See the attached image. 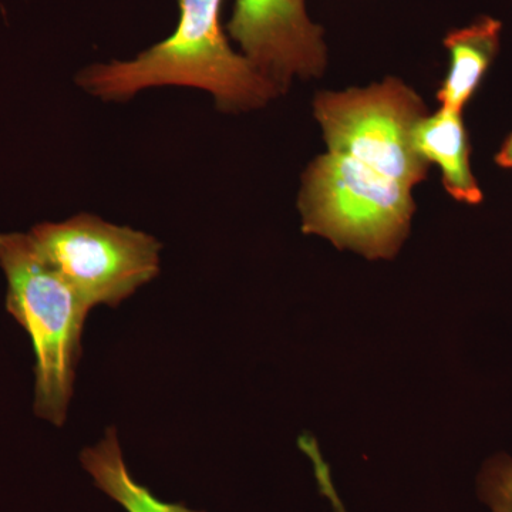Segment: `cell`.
I'll list each match as a JSON object with an SVG mask.
<instances>
[{
    "label": "cell",
    "instance_id": "cell-1",
    "mask_svg": "<svg viewBox=\"0 0 512 512\" xmlns=\"http://www.w3.org/2000/svg\"><path fill=\"white\" fill-rule=\"evenodd\" d=\"M222 2L178 0L180 18L167 39L134 59L87 66L77 84L97 99L114 103L153 87L183 86L210 93L224 113L264 107L281 93L229 45L221 25Z\"/></svg>",
    "mask_w": 512,
    "mask_h": 512
},
{
    "label": "cell",
    "instance_id": "cell-2",
    "mask_svg": "<svg viewBox=\"0 0 512 512\" xmlns=\"http://www.w3.org/2000/svg\"><path fill=\"white\" fill-rule=\"evenodd\" d=\"M0 266L8 281L6 311L29 333L35 350V413L63 426L92 311L40 254L29 234L0 232Z\"/></svg>",
    "mask_w": 512,
    "mask_h": 512
},
{
    "label": "cell",
    "instance_id": "cell-3",
    "mask_svg": "<svg viewBox=\"0 0 512 512\" xmlns=\"http://www.w3.org/2000/svg\"><path fill=\"white\" fill-rule=\"evenodd\" d=\"M302 231L370 261L390 259L409 237L413 190L340 153L323 154L303 174Z\"/></svg>",
    "mask_w": 512,
    "mask_h": 512
},
{
    "label": "cell",
    "instance_id": "cell-4",
    "mask_svg": "<svg viewBox=\"0 0 512 512\" xmlns=\"http://www.w3.org/2000/svg\"><path fill=\"white\" fill-rule=\"evenodd\" d=\"M315 116L330 153L355 158L412 190L426 180L430 164L414 144V128L427 109L400 80L320 93Z\"/></svg>",
    "mask_w": 512,
    "mask_h": 512
},
{
    "label": "cell",
    "instance_id": "cell-5",
    "mask_svg": "<svg viewBox=\"0 0 512 512\" xmlns=\"http://www.w3.org/2000/svg\"><path fill=\"white\" fill-rule=\"evenodd\" d=\"M40 254L89 305L117 308L160 274L163 245L93 214L43 222L29 232Z\"/></svg>",
    "mask_w": 512,
    "mask_h": 512
},
{
    "label": "cell",
    "instance_id": "cell-6",
    "mask_svg": "<svg viewBox=\"0 0 512 512\" xmlns=\"http://www.w3.org/2000/svg\"><path fill=\"white\" fill-rule=\"evenodd\" d=\"M227 32L279 93L293 77L311 79L326 69L325 33L308 15L306 0H235Z\"/></svg>",
    "mask_w": 512,
    "mask_h": 512
},
{
    "label": "cell",
    "instance_id": "cell-7",
    "mask_svg": "<svg viewBox=\"0 0 512 512\" xmlns=\"http://www.w3.org/2000/svg\"><path fill=\"white\" fill-rule=\"evenodd\" d=\"M503 29L500 19L481 15L447 33L443 43L450 55V69L437 93L441 109L463 113L500 53Z\"/></svg>",
    "mask_w": 512,
    "mask_h": 512
},
{
    "label": "cell",
    "instance_id": "cell-8",
    "mask_svg": "<svg viewBox=\"0 0 512 512\" xmlns=\"http://www.w3.org/2000/svg\"><path fill=\"white\" fill-rule=\"evenodd\" d=\"M414 144L427 163L439 165L448 195L467 205H480L484 192L471 167V143L461 113L441 109L424 116L414 128Z\"/></svg>",
    "mask_w": 512,
    "mask_h": 512
},
{
    "label": "cell",
    "instance_id": "cell-9",
    "mask_svg": "<svg viewBox=\"0 0 512 512\" xmlns=\"http://www.w3.org/2000/svg\"><path fill=\"white\" fill-rule=\"evenodd\" d=\"M80 463L96 487L127 512H201L184 504L164 503L138 483L128 471L114 427L107 429L106 436L96 446L84 448Z\"/></svg>",
    "mask_w": 512,
    "mask_h": 512
},
{
    "label": "cell",
    "instance_id": "cell-10",
    "mask_svg": "<svg viewBox=\"0 0 512 512\" xmlns=\"http://www.w3.org/2000/svg\"><path fill=\"white\" fill-rule=\"evenodd\" d=\"M478 494L491 512H512V458L501 454L485 463Z\"/></svg>",
    "mask_w": 512,
    "mask_h": 512
},
{
    "label": "cell",
    "instance_id": "cell-11",
    "mask_svg": "<svg viewBox=\"0 0 512 512\" xmlns=\"http://www.w3.org/2000/svg\"><path fill=\"white\" fill-rule=\"evenodd\" d=\"M313 473H315L316 481H318L320 493L328 498L330 507L333 512H349L346 510L345 504L340 500L338 491H336L335 484L332 481V474L328 463L323 460L322 454H315L311 458Z\"/></svg>",
    "mask_w": 512,
    "mask_h": 512
},
{
    "label": "cell",
    "instance_id": "cell-12",
    "mask_svg": "<svg viewBox=\"0 0 512 512\" xmlns=\"http://www.w3.org/2000/svg\"><path fill=\"white\" fill-rule=\"evenodd\" d=\"M495 164L504 170H512V130L511 133L505 137L500 150L497 151L494 157Z\"/></svg>",
    "mask_w": 512,
    "mask_h": 512
},
{
    "label": "cell",
    "instance_id": "cell-13",
    "mask_svg": "<svg viewBox=\"0 0 512 512\" xmlns=\"http://www.w3.org/2000/svg\"><path fill=\"white\" fill-rule=\"evenodd\" d=\"M508 2H512V0H508Z\"/></svg>",
    "mask_w": 512,
    "mask_h": 512
}]
</instances>
